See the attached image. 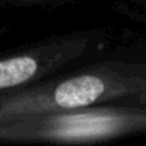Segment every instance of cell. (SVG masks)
Wrapping results in <instances>:
<instances>
[{
  "instance_id": "1",
  "label": "cell",
  "mask_w": 146,
  "mask_h": 146,
  "mask_svg": "<svg viewBox=\"0 0 146 146\" xmlns=\"http://www.w3.org/2000/svg\"><path fill=\"white\" fill-rule=\"evenodd\" d=\"M127 101L146 105V61H104L0 96V121Z\"/></svg>"
},
{
  "instance_id": "2",
  "label": "cell",
  "mask_w": 146,
  "mask_h": 146,
  "mask_svg": "<svg viewBox=\"0 0 146 146\" xmlns=\"http://www.w3.org/2000/svg\"><path fill=\"white\" fill-rule=\"evenodd\" d=\"M146 132L143 105H93L0 121L2 143H93Z\"/></svg>"
},
{
  "instance_id": "3",
  "label": "cell",
  "mask_w": 146,
  "mask_h": 146,
  "mask_svg": "<svg viewBox=\"0 0 146 146\" xmlns=\"http://www.w3.org/2000/svg\"><path fill=\"white\" fill-rule=\"evenodd\" d=\"M102 47L99 32L58 35L0 57V96L39 83L44 77Z\"/></svg>"
},
{
  "instance_id": "4",
  "label": "cell",
  "mask_w": 146,
  "mask_h": 146,
  "mask_svg": "<svg viewBox=\"0 0 146 146\" xmlns=\"http://www.w3.org/2000/svg\"><path fill=\"white\" fill-rule=\"evenodd\" d=\"M0 2H8V0H0ZM14 2H24V0H14Z\"/></svg>"
},
{
  "instance_id": "5",
  "label": "cell",
  "mask_w": 146,
  "mask_h": 146,
  "mask_svg": "<svg viewBox=\"0 0 146 146\" xmlns=\"http://www.w3.org/2000/svg\"><path fill=\"white\" fill-rule=\"evenodd\" d=\"M2 32H3V29H0V35H2Z\"/></svg>"
}]
</instances>
